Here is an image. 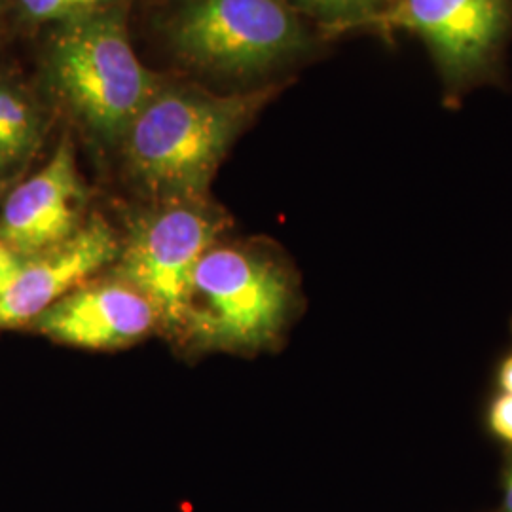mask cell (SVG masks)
<instances>
[{
    "label": "cell",
    "instance_id": "1",
    "mask_svg": "<svg viewBox=\"0 0 512 512\" xmlns=\"http://www.w3.org/2000/svg\"><path fill=\"white\" fill-rule=\"evenodd\" d=\"M270 90L215 95L160 88L122 137L131 177L154 202L205 198L228 148Z\"/></svg>",
    "mask_w": 512,
    "mask_h": 512
},
{
    "label": "cell",
    "instance_id": "2",
    "mask_svg": "<svg viewBox=\"0 0 512 512\" xmlns=\"http://www.w3.org/2000/svg\"><path fill=\"white\" fill-rule=\"evenodd\" d=\"M48 63L57 92L105 141H122L135 116L162 88L139 61L114 6L63 23Z\"/></svg>",
    "mask_w": 512,
    "mask_h": 512
},
{
    "label": "cell",
    "instance_id": "3",
    "mask_svg": "<svg viewBox=\"0 0 512 512\" xmlns=\"http://www.w3.org/2000/svg\"><path fill=\"white\" fill-rule=\"evenodd\" d=\"M289 302L287 275L274 260L213 245L192 275L181 336L203 349L262 348L279 334Z\"/></svg>",
    "mask_w": 512,
    "mask_h": 512
},
{
    "label": "cell",
    "instance_id": "4",
    "mask_svg": "<svg viewBox=\"0 0 512 512\" xmlns=\"http://www.w3.org/2000/svg\"><path fill=\"white\" fill-rule=\"evenodd\" d=\"M165 33L188 63L236 76L272 71L311 48L287 0H181Z\"/></svg>",
    "mask_w": 512,
    "mask_h": 512
},
{
    "label": "cell",
    "instance_id": "5",
    "mask_svg": "<svg viewBox=\"0 0 512 512\" xmlns=\"http://www.w3.org/2000/svg\"><path fill=\"white\" fill-rule=\"evenodd\" d=\"M226 228V217L205 198L165 200L131 222L114 277L145 294L160 325L181 336L194 270Z\"/></svg>",
    "mask_w": 512,
    "mask_h": 512
},
{
    "label": "cell",
    "instance_id": "6",
    "mask_svg": "<svg viewBox=\"0 0 512 512\" xmlns=\"http://www.w3.org/2000/svg\"><path fill=\"white\" fill-rule=\"evenodd\" d=\"M511 25L512 0H395L370 29L416 33L459 90L490 69Z\"/></svg>",
    "mask_w": 512,
    "mask_h": 512
},
{
    "label": "cell",
    "instance_id": "7",
    "mask_svg": "<svg viewBox=\"0 0 512 512\" xmlns=\"http://www.w3.org/2000/svg\"><path fill=\"white\" fill-rule=\"evenodd\" d=\"M122 239L103 217H92L59 245L23 260L16 281L0 296V329L33 323L57 300L88 283L120 255Z\"/></svg>",
    "mask_w": 512,
    "mask_h": 512
},
{
    "label": "cell",
    "instance_id": "8",
    "mask_svg": "<svg viewBox=\"0 0 512 512\" xmlns=\"http://www.w3.org/2000/svg\"><path fill=\"white\" fill-rule=\"evenodd\" d=\"M86 188L74 148L65 139L52 160L6 198L0 211V243L23 258L38 255L84 226Z\"/></svg>",
    "mask_w": 512,
    "mask_h": 512
},
{
    "label": "cell",
    "instance_id": "9",
    "mask_svg": "<svg viewBox=\"0 0 512 512\" xmlns=\"http://www.w3.org/2000/svg\"><path fill=\"white\" fill-rule=\"evenodd\" d=\"M33 323L38 332L67 346L120 349L143 340L160 325V317L145 294L112 277L76 287Z\"/></svg>",
    "mask_w": 512,
    "mask_h": 512
},
{
    "label": "cell",
    "instance_id": "10",
    "mask_svg": "<svg viewBox=\"0 0 512 512\" xmlns=\"http://www.w3.org/2000/svg\"><path fill=\"white\" fill-rule=\"evenodd\" d=\"M40 118L21 95L0 86V171L23 162L38 143Z\"/></svg>",
    "mask_w": 512,
    "mask_h": 512
},
{
    "label": "cell",
    "instance_id": "11",
    "mask_svg": "<svg viewBox=\"0 0 512 512\" xmlns=\"http://www.w3.org/2000/svg\"><path fill=\"white\" fill-rule=\"evenodd\" d=\"M296 12L317 19L329 33L370 29L395 0H287Z\"/></svg>",
    "mask_w": 512,
    "mask_h": 512
},
{
    "label": "cell",
    "instance_id": "12",
    "mask_svg": "<svg viewBox=\"0 0 512 512\" xmlns=\"http://www.w3.org/2000/svg\"><path fill=\"white\" fill-rule=\"evenodd\" d=\"M23 12L37 21H74L103 12L114 0H19Z\"/></svg>",
    "mask_w": 512,
    "mask_h": 512
},
{
    "label": "cell",
    "instance_id": "13",
    "mask_svg": "<svg viewBox=\"0 0 512 512\" xmlns=\"http://www.w3.org/2000/svg\"><path fill=\"white\" fill-rule=\"evenodd\" d=\"M490 425L499 439L512 442V395L499 397L490 412Z\"/></svg>",
    "mask_w": 512,
    "mask_h": 512
},
{
    "label": "cell",
    "instance_id": "14",
    "mask_svg": "<svg viewBox=\"0 0 512 512\" xmlns=\"http://www.w3.org/2000/svg\"><path fill=\"white\" fill-rule=\"evenodd\" d=\"M23 260H25L23 256H19L10 247L0 243V296L6 293L16 281L19 270L23 266Z\"/></svg>",
    "mask_w": 512,
    "mask_h": 512
},
{
    "label": "cell",
    "instance_id": "15",
    "mask_svg": "<svg viewBox=\"0 0 512 512\" xmlns=\"http://www.w3.org/2000/svg\"><path fill=\"white\" fill-rule=\"evenodd\" d=\"M499 382H501V387L505 389V393L512 395V355L505 361V365L501 366Z\"/></svg>",
    "mask_w": 512,
    "mask_h": 512
},
{
    "label": "cell",
    "instance_id": "16",
    "mask_svg": "<svg viewBox=\"0 0 512 512\" xmlns=\"http://www.w3.org/2000/svg\"><path fill=\"white\" fill-rule=\"evenodd\" d=\"M503 512H512V467L505 478V494H503Z\"/></svg>",
    "mask_w": 512,
    "mask_h": 512
}]
</instances>
